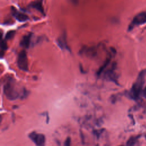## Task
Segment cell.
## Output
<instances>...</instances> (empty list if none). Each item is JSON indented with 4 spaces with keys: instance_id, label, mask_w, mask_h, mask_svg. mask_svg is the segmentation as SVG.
Segmentation results:
<instances>
[{
    "instance_id": "obj_3",
    "label": "cell",
    "mask_w": 146,
    "mask_h": 146,
    "mask_svg": "<svg viewBox=\"0 0 146 146\" xmlns=\"http://www.w3.org/2000/svg\"><path fill=\"white\" fill-rule=\"evenodd\" d=\"M146 23V12L143 11L136 14L128 26V30H132L135 27Z\"/></svg>"
},
{
    "instance_id": "obj_17",
    "label": "cell",
    "mask_w": 146,
    "mask_h": 146,
    "mask_svg": "<svg viewBox=\"0 0 146 146\" xmlns=\"http://www.w3.org/2000/svg\"><path fill=\"white\" fill-rule=\"evenodd\" d=\"M145 139H146V135H145Z\"/></svg>"
},
{
    "instance_id": "obj_9",
    "label": "cell",
    "mask_w": 146,
    "mask_h": 146,
    "mask_svg": "<svg viewBox=\"0 0 146 146\" xmlns=\"http://www.w3.org/2000/svg\"><path fill=\"white\" fill-rule=\"evenodd\" d=\"M12 10H13V15L18 21L20 22H25L29 19V17L26 14L18 12L15 9H12Z\"/></svg>"
},
{
    "instance_id": "obj_8",
    "label": "cell",
    "mask_w": 146,
    "mask_h": 146,
    "mask_svg": "<svg viewBox=\"0 0 146 146\" xmlns=\"http://www.w3.org/2000/svg\"><path fill=\"white\" fill-rule=\"evenodd\" d=\"M57 43L62 49L68 50V47L66 42V35L65 34V33L58 38Z\"/></svg>"
},
{
    "instance_id": "obj_6",
    "label": "cell",
    "mask_w": 146,
    "mask_h": 146,
    "mask_svg": "<svg viewBox=\"0 0 146 146\" xmlns=\"http://www.w3.org/2000/svg\"><path fill=\"white\" fill-rule=\"evenodd\" d=\"M31 35H32L31 33H29L26 35H23L21 40L20 45L23 47L28 48L30 44Z\"/></svg>"
},
{
    "instance_id": "obj_12",
    "label": "cell",
    "mask_w": 146,
    "mask_h": 146,
    "mask_svg": "<svg viewBox=\"0 0 146 146\" xmlns=\"http://www.w3.org/2000/svg\"><path fill=\"white\" fill-rule=\"evenodd\" d=\"M110 61V58L107 59L106 60V62L104 63V64H103V66H102L100 67V68L99 69V70H98V72H97V75H99L102 72V71L104 70V68L107 66V65L108 64Z\"/></svg>"
},
{
    "instance_id": "obj_18",
    "label": "cell",
    "mask_w": 146,
    "mask_h": 146,
    "mask_svg": "<svg viewBox=\"0 0 146 146\" xmlns=\"http://www.w3.org/2000/svg\"><path fill=\"white\" fill-rule=\"evenodd\" d=\"M119 146H123V145H119Z\"/></svg>"
},
{
    "instance_id": "obj_2",
    "label": "cell",
    "mask_w": 146,
    "mask_h": 146,
    "mask_svg": "<svg viewBox=\"0 0 146 146\" xmlns=\"http://www.w3.org/2000/svg\"><path fill=\"white\" fill-rule=\"evenodd\" d=\"M146 77V69L141 70L138 74V76L133 84L132 88L129 92V97L135 100H137L140 96L142 91L143 90V86L145 81Z\"/></svg>"
},
{
    "instance_id": "obj_1",
    "label": "cell",
    "mask_w": 146,
    "mask_h": 146,
    "mask_svg": "<svg viewBox=\"0 0 146 146\" xmlns=\"http://www.w3.org/2000/svg\"><path fill=\"white\" fill-rule=\"evenodd\" d=\"M3 89L6 97L10 100L18 98L22 99L27 96V91L25 88L18 89L16 81L11 77L7 78L4 82Z\"/></svg>"
},
{
    "instance_id": "obj_13",
    "label": "cell",
    "mask_w": 146,
    "mask_h": 146,
    "mask_svg": "<svg viewBox=\"0 0 146 146\" xmlns=\"http://www.w3.org/2000/svg\"><path fill=\"white\" fill-rule=\"evenodd\" d=\"M15 31L14 30H10L7 31L5 35V39H11L15 34Z\"/></svg>"
},
{
    "instance_id": "obj_16",
    "label": "cell",
    "mask_w": 146,
    "mask_h": 146,
    "mask_svg": "<svg viewBox=\"0 0 146 146\" xmlns=\"http://www.w3.org/2000/svg\"><path fill=\"white\" fill-rule=\"evenodd\" d=\"M143 94L145 97H146V86L145 87V88L143 90Z\"/></svg>"
},
{
    "instance_id": "obj_11",
    "label": "cell",
    "mask_w": 146,
    "mask_h": 146,
    "mask_svg": "<svg viewBox=\"0 0 146 146\" xmlns=\"http://www.w3.org/2000/svg\"><path fill=\"white\" fill-rule=\"evenodd\" d=\"M139 139V136L131 137L127 142V146H135Z\"/></svg>"
},
{
    "instance_id": "obj_10",
    "label": "cell",
    "mask_w": 146,
    "mask_h": 146,
    "mask_svg": "<svg viewBox=\"0 0 146 146\" xmlns=\"http://www.w3.org/2000/svg\"><path fill=\"white\" fill-rule=\"evenodd\" d=\"M29 6L36 9L39 11H40L42 14H44V10L43 7L42 6V1H33L31 2Z\"/></svg>"
},
{
    "instance_id": "obj_5",
    "label": "cell",
    "mask_w": 146,
    "mask_h": 146,
    "mask_svg": "<svg viewBox=\"0 0 146 146\" xmlns=\"http://www.w3.org/2000/svg\"><path fill=\"white\" fill-rule=\"evenodd\" d=\"M29 136L36 146H44L46 138L44 135L33 132L29 134Z\"/></svg>"
},
{
    "instance_id": "obj_14",
    "label": "cell",
    "mask_w": 146,
    "mask_h": 146,
    "mask_svg": "<svg viewBox=\"0 0 146 146\" xmlns=\"http://www.w3.org/2000/svg\"><path fill=\"white\" fill-rule=\"evenodd\" d=\"M1 52H2L3 51L6 50L7 48V45L6 43V42L5 40H2L1 42Z\"/></svg>"
},
{
    "instance_id": "obj_4",
    "label": "cell",
    "mask_w": 146,
    "mask_h": 146,
    "mask_svg": "<svg viewBox=\"0 0 146 146\" xmlns=\"http://www.w3.org/2000/svg\"><path fill=\"white\" fill-rule=\"evenodd\" d=\"M17 66L20 70L23 71H28V60L27 53L25 50H21L18 54Z\"/></svg>"
},
{
    "instance_id": "obj_15",
    "label": "cell",
    "mask_w": 146,
    "mask_h": 146,
    "mask_svg": "<svg viewBox=\"0 0 146 146\" xmlns=\"http://www.w3.org/2000/svg\"><path fill=\"white\" fill-rule=\"evenodd\" d=\"M70 138L68 137L67 139V140L65 141V146H70Z\"/></svg>"
},
{
    "instance_id": "obj_7",
    "label": "cell",
    "mask_w": 146,
    "mask_h": 146,
    "mask_svg": "<svg viewBox=\"0 0 146 146\" xmlns=\"http://www.w3.org/2000/svg\"><path fill=\"white\" fill-rule=\"evenodd\" d=\"M115 64H113L112 68L106 71L105 74V76L108 80H112L115 83H116L117 80H116V75L115 72Z\"/></svg>"
}]
</instances>
